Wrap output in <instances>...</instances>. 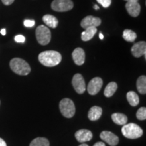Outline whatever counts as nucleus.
<instances>
[{
	"instance_id": "1",
	"label": "nucleus",
	"mask_w": 146,
	"mask_h": 146,
	"mask_svg": "<svg viewBox=\"0 0 146 146\" xmlns=\"http://www.w3.org/2000/svg\"><path fill=\"white\" fill-rule=\"evenodd\" d=\"M61 60V54L56 51H45L39 55V61L45 66H56L59 64Z\"/></svg>"
},
{
	"instance_id": "2",
	"label": "nucleus",
	"mask_w": 146,
	"mask_h": 146,
	"mask_svg": "<svg viewBox=\"0 0 146 146\" xmlns=\"http://www.w3.org/2000/svg\"><path fill=\"white\" fill-rule=\"evenodd\" d=\"M10 66L12 70L18 75H28L31 70L30 66L25 60L18 58H15L11 60Z\"/></svg>"
},
{
	"instance_id": "3",
	"label": "nucleus",
	"mask_w": 146,
	"mask_h": 146,
	"mask_svg": "<svg viewBox=\"0 0 146 146\" xmlns=\"http://www.w3.org/2000/svg\"><path fill=\"white\" fill-rule=\"evenodd\" d=\"M122 133L126 138L135 139H138L143 135V130L139 126L135 123L126 124L123 125L121 129Z\"/></svg>"
},
{
	"instance_id": "4",
	"label": "nucleus",
	"mask_w": 146,
	"mask_h": 146,
	"mask_svg": "<svg viewBox=\"0 0 146 146\" xmlns=\"http://www.w3.org/2000/svg\"><path fill=\"white\" fill-rule=\"evenodd\" d=\"M60 110L66 118H70L75 114V106L74 102L69 98H64L60 102Z\"/></svg>"
},
{
	"instance_id": "5",
	"label": "nucleus",
	"mask_w": 146,
	"mask_h": 146,
	"mask_svg": "<svg viewBox=\"0 0 146 146\" xmlns=\"http://www.w3.org/2000/svg\"><path fill=\"white\" fill-rule=\"evenodd\" d=\"M36 37L40 45H47L51 41L50 30L45 25H40L36 29Z\"/></svg>"
},
{
	"instance_id": "6",
	"label": "nucleus",
	"mask_w": 146,
	"mask_h": 146,
	"mask_svg": "<svg viewBox=\"0 0 146 146\" xmlns=\"http://www.w3.org/2000/svg\"><path fill=\"white\" fill-rule=\"evenodd\" d=\"M51 6L54 11L63 12L72 10L74 4L71 0H54Z\"/></svg>"
},
{
	"instance_id": "7",
	"label": "nucleus",
	"mask_w": 146,
	"mask_h": 146,
	"mask_svg": "<svg viewBox=\"0 0 146 146\" xmlns=\"http://www.w3.org/2000/svg\"><path fill=\"white\" fill-rule=\"evenodd\" d=\"M72 84L74 90L78 94H83L86 90L85 80L81 74H74L72 80Z\"/></svg>"
},
{
	"instance_id": "8",
	"label": "nucleus",
	"mask_w": 146,
	"mask_h": 146,
	"mask_svg": "<svg viewBox=\"0 0 146 146\" xmlns=\"http://www.w3.org/2000/svg\"><path fill=\"white\" fill-rule=\"evenodd\" d=\"M103 81L100 77H95L89 81L87 86V91L91 96L96 95L102 89Z\"/></svg>"
},
{
	"instance_id": "9",
	"label": "nucleus",
	"mask_w": 146,
	"mask_h": 146,
	"mask_svg": "<svg viewBox=\"0 0 146 146\" xmlns=\"http://www.w3.org/2000/svg\"><path fill=\"white\" fill-rule=\"evenodd\" d=\"M101 19L94 16H87L82 20L81 26L82 28L86 29L89 27H97L101 25Z\"/></svg>"
},
{
	"instance_id": "10",
	"label": "nucleus",
	"mask_w": 146,
	"mask_h": 146,
	"mask_svg": "<svg viewBox=\"0 0 146 146\" xmlns=\"http://www.w3.org/2000/svg\"><path fill=\"white\" fill-rule=\"evenodd\" d=\"M131 53L135 58H140L141 56H145L146 59V43L145 41H139L135 43L131 47Z\"/></svg>"
},
{
	"instance_id": "11",
	"label": "nucleus",
	"mask_w": 146,
	"mask_h": 146,
	"mask_svg": "<svg viewBox=\"0 0 146 146\" xmlns=\"http://www.w3.org/2000/svg\"><path fill=\"white\" fill-rule=\"evenodd\" d=\"M100 138L111 146H116L119 142V138L110 131H102L100 133Z\"/></svg>"
},
{
	"instance_id": "12",
	"label": "nucleus",
	"mask_w": 146,
	"mask_h": 146,
	"mask_svg": "<svg viewBox=\"0 0 146 146\" xmlns=\"http://www.w3.org/2000/svg\"><path fill=\"white\" fill-rule=\"evenodd\" d=\"M128 13L132 17H137L139 15L141 11V6L138 1H127L125 5Z\"/></svg>"
},
{
	"instance_id": "13",
	"label": "nucleus",
	"mask_w": 146,
	"mask_h": 146,
	"mask_svg": "<svg viewBox=\"0 0 146 146\" xmlns=\"http://www.w3.org/2000/svg\"><path fill=\"white\" fill-rule=\"evenodd\" d=\"M93 137V134L89 130L81 129L75 133V138L80 143L89 141Z\"/></svg>"
},
{
	"instance_id": "14",
	"label": "nucleus",
	"mask_w": 146,
	"mask_h": 146,
	"mask_svg": "<svg viewBox=\"0 0 146 146\" xmlns=\"http://www.w3.org/2000/svg\"><path fill=\"white\" fill-rule=\"evenodd\" d=\"M72 56L74 63L78 66H81L85 63V54L83 49L81 47H77L73 51Z\"/></svg>"
},
{
	"instance_id": "15",
	"label": "nucleus",
	"mask_w": 146,
	"mask_h": 146,
	"mask_svg": "<svg viewBox=\"0 0 146 146\" xmlns=\"http://www.w3.org/2000/svg\"><path fill=\"white\" fill-rule=\"evenodd\" d=\"M102 114V109L99 106H93L91 108L88 112V118L91 121H96L100 119Z\"/></svg>"
},
{
	"instance_id": "16",
	"label": "nucleus",
	"mask_w": 146,
	"mask_h": 146,
	"mask_svg": "<svg viewBox=\"0 0 146 146\" xmlns=\"http://www.w3.org/2000/svg\"><path fill=\"white\" fill-rule=\"evenodd\" d=\"M43 21L46 25V26L50 27V28L55 29L58 27V21L54 16L50 15V14H45L43 16Z\"/></svg>"
},
{
	"instance_id": "17",
	"label": "nucleus",
	"mask_w": 146,
	"mask_h": 146,
	"mask_svg": "<svg viewBox=\"0 0 146 146\" xmlns=\"http://www.w3.org/2000/svg\"><path fill=\"white\" fill-rule=\"evenodd\" d=\"M112 119L115 124L118 125H125L127 123V116L121 113H114L112 115Z\"/></svg>"
},
{
	"instance_id": "18",
	"label": "nucleus",
	"mask_w": 146,
	"mask_h": 146,
	"mask_svg": "<svg viewBox=\"0 0 146 146\" xmlns=\"http://www.w3.org/2000/svg\"><path fill=\"white\" fill-rule=\"evenodd\" d=\"M97 32L96 27H89L85 29V31L81 34V39L83 41H88L94 37Z\"/></svg>"
},
{
	"instance_id": "19",
	"label": "nucleus",
	"mask_w": 146,
	"mask_h": 146,
	"mask_svg": "<svg viewBox=\"0 0 146 146\" xmlns=\"http://www.w3.org/2000/svg\"><path fill=\"white\" fill-rule=\"evenodd\" d=\"M118 85L115 82H110L107 85L104 89V94L106 98H110L115 94L116 90H117Z\"/></svg>"
},
{
	"instance_id": "20",
	"label": "nucleus",
	"mask_w": 146,
	"mask_h": 146,
	"mask_svg": "<svg viewBox=\"0 0 146 146\" xmlns=\"http://www.w3.org/2000/svg\"><path fill=\"white\" fill-rule=\"evenodd\" d=\"M137 89L141 94H146V76L142 75L137 80Z\"/></svg>"
},
{
	"instance_id": "21",
	"label": "nucleus",
	"mask_w": 146,
	"mask_h": 146,
	"mask_svg": "<svg viewBox=\"0 0 146 146\" xmlns=\"http://www.w3.org/2000/svg\"><path fill=\"white\" fill-rule=\"evenodd\" d=\"M127 99L130 104L131 106H136L139 103V98L138 95L134 91H129L127 94Z\"/></svg>"
},
{
	"instance_id": "22",
	"label": "nucleus",
	"mask_w": 146,
	"mask_h": 146,
	"mask_svg": "<svg viewBox=\"0 0 146 146\" xmlns=\"http://www.w3.org/2000/svg\"><path fill=\"white\" fill-rule=\"evenodd\" d=\"M123 39L128 42H134L137 39V34L130 29H125L123 31Z\"/></svg>"
},
{
	"instance_id": "23",
	"label": "nucleus",
	"mask_w": 146,
	"mask_h": 146,
	"mask_svg": "<svg viewBox=\"0 0 146 146\" xmlns=\"http://www.w3.org/2000/svg\"><path fill=\"white\" fill-rule=\"evenodd\" d=\"M29 146H50V141L45 137H37L33 140Z\"/></svg>"
},
{
	"instance_id": "24",
	"label": "nucleus",
	"mask_w": 146,
	"mask_h": 146,
	"mask_svg": "<svg viewBox=\"0 0 146 146\" xmlns=\"http://www.w3.org/2000/svg\"><path fill=\"white\" fill-rule=\"evenodd\" d=\"M136 116L138 120H145L146 119V108L145 107H141L137 112Z\"/></svg>"
},
{
	"instance_id": "25",
	"label": "nucleus",
	"mask_w": 146,
	"mask_h": 146,
	"mask_svg": "<svg viewBox=\"0 0 146 146\" xmlns=\"http://www.w3.org/2000/svg\"><path fill=\"white\" fill-rule=\"evenodd\" d=\"M97 1L104 8H108L112 3V0H97Z\"/></svg>"
},
{
	"instance_id": "26",
	"label": "nucleus",
	"mask_w": 146,
	"mask_h": 146,
	"mask_svg": "<svg viewBox=\"0 0 146 146\" xmlns=\"http://www.w3.org/2000/svg\"><path fill=\"white\" fill-rule=\"evenodd\" d=\"M35 25V22L33 20H25L24 21V25L26 27H33Z\"/></svg>"
},
{
	"instance_id": "27",
	"label": "nucleus",
	"mask_w": 146,
	"mask_h": 146,
	"mask_svg": "<svg viewBox=\"0 0 146 146\" xmlns=\"http://www.w3.org/2000/svg\"><path fill=\"white\" fill-rule=\"evenodd\" d=\"M14 41L17 43H24L25 41V37L22 35H18L14 37Z\"/></svg>"
},
{
	"instance_id": "28",
	"label": "nucleus",
	"mask_w": 146,
	"mask_h": 146,
	"mask_svg": "<svg viewBox=\"0 0 146 146\" xmlns=\"http://www.w3.org/2000/svg\"><path fill=\"white\" fill-rule=\"evenodd\" d=\"M1 1L5 5H10L14 2V0H1Z\"/></svg>"
},
{
	"instance_id": "29",
	"label": "nucleus",
	"mask_w": 146,
	"mask_h": 146,
	"mask_svg": "<svg viewBox=\"0 0 146 146\" xmlns=\"http://www.w3.org/2000/svg\"><path fill=\"white\" fill-rule=\"evenodd\" d=\"M94 146H106L105 143L102 141H100V142H97L94 145Z\"/></svg>"
},
{
	"instance_id": "30",
	"label": "nucleus",
	"mask_w": 146,
	"mask_h": 146,
	"mask_svg": "<svg viewBox=\"0 0 146 146\" xmlns=\"http://www.w3.org/2000/svg\"><path fill=\"white\" fill-rule=\"evenodd\" d=\"M0 146H7L6 143L1 138H0Z\"/></svg>"
},
{
	"instance_id": "31",
	"label": "nucleus",
	"mask_w": 146,
	"mask_h": 146,
	"mask_svg": "<svg viewBox=\"0 0 146 146\" xmlns=\"http://www.w3.org/2000/svg\"><path fill=\"white\" fill-rule=\"evenodd\" d=\"M0 33H1V34L2 35H5V34H6V30H5V29H2L0 31Z\"/></svg>"
},
{
	"instance_id": "32",
	"label": "nucleus",
	"mask_w": 146,
	"mask_h": 146,
	"mask_svg": "<svg viewBox=\"0 0 146 146\" xmlns=\"http://www.w3.org/2000/svg\"><path fill=\"white\" fill-rule=\"evenodd\" d=\"M99 36H100V39L102 40V39H104V35H103V34L101 33H100Z\"/></svg>"
},
{
	"instance_id": "33",
	"label": "nucleus",
	"mask_w": 146,
	"mask_h": 146,
	"mask_svg": "<svg viewBox=\"0 0 146 146\" xmlns=\"http://www.w3.org/2000/svg\"><path fill=\"white\" fill-rule=\"evenodd\" d=\"M94 8L95 9V10H99V7H98V5H94Z\"/></svg>"
},
{
	"instance_id": "34",
	"label": "nucleus",
	"mask_w": 146,
	"mask_h": 146,
	"mask_svg": "<svg viewBox=\"0 0 146 146\" xmlns=\"http://www.w3.org/2000/svg\"><path fill=\"white\" fill-rule=\"evenodd\" d=\"M127 2V1H138V0H125Z\"/></svg>"
},
{
	"instance_id": "35",
	"label": "nucleus",
	"mask_w": 146,
	"mask_h": 146,
	"mask_svg": "<svg viewBox=\"0 0 146 146\" xmlns=\"http://www.w3.org/2000/svg\"><path fill=\"white\" fill-rule=\"evenodd\" d=\"M78 146H89L88 145H87V144H85V143H82V144H81V145H78Z\"/></svg>"
}]
</instances>
